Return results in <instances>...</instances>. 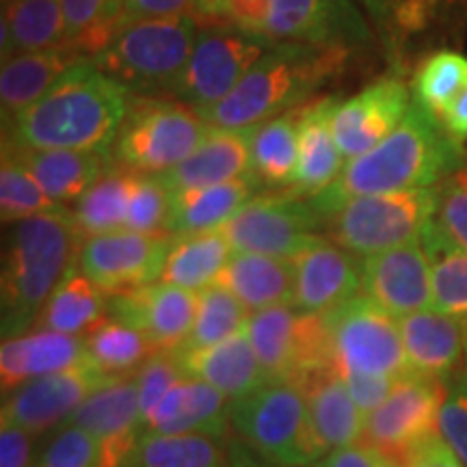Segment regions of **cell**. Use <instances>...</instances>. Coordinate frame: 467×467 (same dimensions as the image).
<instances>
[{"label":"cell","mask_w":467,"mask_h":467,"mask_svg":"<svg viewBox=\"0 0 467 467\" xmlns=\"http://www.w3.org/2000/svg\"><path fill=\"white\" fill-rule=\"evenodd\" d=\"M465 162L461 141L420 100H413L399 128L385 141L348 161L329 189L309 197L327 221L353 197L437 186Z\"/></svg>","instance_id":"cell-1"},{"label":"cell","mask_w":467,"mask_h":467,"mask_svg":"<svg viewBox=\"0 0 467 467\" xmlns=\"http://www.w3.org/2000/svg\"><path fill=\"white\" fill-rule=\"evenodd\" d=\"M128 109L124 87L83 57L58 76L44 98L11 121V145L110 154Z\"/></svg>","instance_id":"cell-2"},{"label":"cell","mask_w":467,"mask_h":467,"mask_svg":"<svg viewBox=\"0 0 467 467\" xmlns=\"http://www.w3.org/2000/svg\"><path fill=\"white\" fill-rule=\"evenodd\" d=\"M85 236L72 210L57 206L11 223L3 260V336L37 325L58 285L78 266Z\"/></svg>","instance_id":"cell-3"},{"label":"cell","mask_w":467,"mask_h":467,"mask_svg":"<svg viewBox=\"0 0 467 467\" xmlns=\"http://www.w3.org/2000/svg\"><path fill=\"white\" fill-rule=\"evenodd\" d=\"M347 52L331 46L275 42L223 102L202 113V119L217 128H251L299 109L337 74Z\"/></svg>","instance_id":"cell-4"},{"label":"cell","mask_w":467,"mask_h":467,"mask_svg":"<svg viewBox=\"0 0 467 467\" xmlns=\"http://www.w3.org/2000/svg\"><path fill=\"white\" fill-rule=\"evenodd\" d=\"M197 31L200 25L191 16L126 22L91 61L126 91L150 98L173 96Z\"/></svg>","instance_id":"cell-5"},{"label":"cell","mask_w":467,"mask_h":467,"mask_svg":"<svg viewBox=\"0 0 467 467\" xmlns=\"http://www.w3.org/2000/svg\"><path fill=\"white\" fill-rule=\"evenodd\" d=\"M230 426L238 440L273 465L312 467L327 454L306 394L295 383H266L230 400Z\"/></svg>","instance_id":"cell-6"},{"label":"cell","mask_w":467,"mask_h":467,"mask_svg":"<svg viewBox=\"0 0 467 467\" xmlns=\"http://www.w3.org/2000/svg\"><path fill=\"white\" fill-rule=\"evenodd\" d=\"M435 214V186L348 200L325 221L331 243L359 258L422 241Z\"/></svg>","instance_id":"cell-7"},{"label":"cell","mask_w":467,"mask_h":467,"mask_svg":"<svg viewBox=\"0 0 467 467\" xmlns=\"http://www.w3.org/2000/svg\"><path fill=\"white\" fill-rule=\"evenodd\" d=\"M208 130V121L186 104L150 98L128 109L110 154L128 171L162 175L189 159Z\"/></svg>","instance_id":"cell-8"},{"label":"cell","mask_w":467,"mask_h":467,"mask_svg":"<svg viewBox=\"0 0 467 467\" xmlns=\"http://www.w3.org/2000/svg\"><path fill=\"white\" fill-rule=\"evenodd\" d=\"M247 331L266 383L301 385L334 366L327 314L303 312L292 303L249 317Z\"/></svg>","instance_id":"cell-9"},{"label":"cell","mask_w":467,"mask_h":467,"mask_svg":"<svg viewBox=\"0 0 467 467\" xmlns=\"http://www.w3.org/2000/svg\"><path fill=\"white\" fill-rule=\"evenodd\" d=\"M275 44L232 25L200 26L192 52L173 98L197 113H206L223 102L249 74L255 61Z\"/></svg>","instance_id":"cell-10"},{"label":"cell","mask_w":467,"mask_h":467,"mask_svg":"<svg viewBox=\"0 0 467 467\" xmlns=\"http://www.w3.org/2000/svg\"><path fill=\"white\" fill-rule=\"evenodd\" d=\"M334 368L344 372H364L400 379L411 372L402 347L399 318L379 307L366 295L327 314Z\"/></svg>","instance_id":"cell-11"},{"label":"cell","mask_w":467,"mask_h":467,"mask_svg":"<svg viewBox=\"0 0 467 467\" xmlns=\"http://www.w3.org/2000/svg\"><path fill=\"white\" fill-rule=\"evenodd\" d=\"M325 221L306 197L295 192L254 195L221 227L234 251L295 260L318 241Z\"/></svg>","instance_id":"cell-12"},{"label":"cell","mask_w":467,"mask_h":467,"mask_svg":"<svg viewBox=\"0 0 467 467\" xmlns=\"http://www.w3.org/2000/svg\"><path fill=\"white\" fill-rule=\"evenodd\" d=\"M443 394L446 383L413 372L400 377L388 400L366 418L361 441L402 467L413 448L437 433Z\"/></svg>","instance_id":"cell-13"},{"label":"cell","mask_w":467,"mask_h":467,"mask_svg":"<svg viewBox=\"0 0 467 467\" xmlns=\"http://www.w3.org/2000/svg\"><path fill=\"white\" fill-rule=\"evenodd\" d=\"M171 234L117 230L85 238L78 266L107 295H121L159 282Z\"/></svg>","instance_id":"cell-14"},{"label":"cell","mask_w":467,"mask_h":467,"mask_svg":"<svg viewBox=\"0 0 467 467\" xmlns=\"http://www.w3.org/2000/svg\"><path fill=\"white\" fill-rule=\"evenodd\" d=\"M113 379L91 359L69 370L33 379L11 394H5L0 420H9L35 437L44 435L52 429H61L76 409Z\"/></svg>","instance_id":"cell-15"},{"label":"cell","mask_w":467,"mask_h":467,"mask_svg":"<svg viewBox=\"0 0 467 467\" xmlns=\"http://www.w3.org/2000/svg\"><path fill=\"white\" fill-rule=\"evenodd\" d=\"M394 318L433 307V265L422 241L364 258V288Z\"/></svg>","instance_id":"cell-16"},{"label":"cell","mask_w":467,"mask_h":467,"mask_svg":"<svg viewBox=\"0 0 467 467\" xmlns=\"http://www.w3.org/2000/svg\"><path fill=\"white\" fill-rule=\"evenodd\" d=\"M66 424L85 429L100 448L102 467H124L143 437L134 377H121L93 392Z\"/></svg>","instance_id":"cell-17"},{"label":"cell","mask_w":467,"mask_h":467,"mask_svg":"<svg viewBox=\"0 0 467 467\" xmlns=\"http://www.w3.org/2000/svg\"><path fill=\"white\" fill-rule=\"evenodd\" d=\"M268 37L350 50L370 39L353 0H273Z\"/></svg>","instance_id":"cell-18"},{"label":"cell","mask_w":467,"mask_h":467,"mask_svg":"<svg viewBox=\"0 0 467 467\" xmlns=\"http://www.w3.org/2000/svg\"><path fill=\"white\" fill-rule=\"evenodd\" d=\"M295 295L292 306L303 312L329 314L355 299L364 288V258L353 251L318 238L295 260Z\"/></svg>","instance_id":"cell-19"},{"label":"cell","mask_w":467,"mask_h":467,"mask_svg":"<svg viewBox=\"0 0 467 467\" xmlns=\"http://www.w3.org/2000/svg\"><path fill=\"white\" fill-rule=\"evenodd\" d=\"M197 301V292L154 282L121 295H109V317L137 327L159 350H178L191 336Z\"/></svg>","instance_id":"cell-20"},{"label":"cell","mask_w":467,"mask_h":467,"mask_svg":"<svg viewBox=\"0 0 467 467\" xmlns=\"http://www.w3.org/2000/svg\"><path fill=\"white\" fill-rule=\"evenodd\" d=\"M409 107V89L396 78L377 80L358 96L337 102L331 126L347 162L385 141L399 128Z\"/></svg>","instance_id":"cell-21"},{"label":"cell","mask_w":467,"mask_h":467,"mask_svg":"<svg viewBox=\"0 0 467 467\" xmlns=\"http://www.w3.org/2000/svg\"><path fill=\"white\" fill-rule=\"evenodd\" d=\"M399 325L413 375L448 383L463 370L467 329L457 318L429 307L399 318Z\"/></svg>","instance_id":"cell-22"},{"label":"cell","mask_w":467,"mask_h":467,"mask_svg":"<svg viewBox=\"0 0 467 467\" xmlns=\"http://www.w3.org/2000/svg\"><path fill=\"white\" fill-rule=\"evenodd\" d=\"M89 359L85 337L33 327L20 336L5 337L0 347V385L3 394L33 379L69 370Z\"/></svg>","instance_id":"cell-23"},{"label":"cell","mask_w":467,"mask_h":467,"mask_svg":"<svg viewBox=\"0 0 467 467\" xmlns=\"http://www.w3.org/2000/svg\"><path fill=\"white\" fill-rule=\"evenodd\" d=\"M230 429V399L200 379L184 375L143 426L145 433L203 435L223 441Z\"/></svg>","instance_id":"cell-24"},{"label":"cell","mask_w":467,"mask_h":467,"mask_svg":"<svg viewBox=\"0 0 467 467\" xmlns=\"http://www.w3.org/2000/svg\"><path fill=\"white\" fill-rule=\"evenodd\" d=\"M251 173L249 128L210 126L189 159L159 175L169 192L225 184Z\"/></svg>","instance_id":"cell-25"},{"label":"cell","mask_w":467,"mask_h":467,"mask_svg":"<svg viewBox=\"0 0 467 467\" xmlns=\"http://www.w3.org/2000/svg\"><path fill=\"white\" fill-rule=\"evenodd\" d=\"M173 355L186 375L213 385L230 400L243 399L266 385L265 370L251 344L247 327L214 347L173 350Z\"/></svg>","instance_id":"cell-26"},{"label":"cell","mask_w":467,"mask_h":467,"mask_svg":"<svg viewBox=\"0 0 467 467\" xmlns=\"http://www.w3.org/2000/svg\"><path fill=\"white\" fill-rule=\"evenodd\" d=\"M336 107V98H323L309 107H301L299 162H296L295 182L288 191L306 200L329 189L347 165L331 126Z\"/></svg>","instance_id":"cell-27"},{"label":"cell","mask_w":467,"mask_h":467,"mask_svg":"<svg viewBox=\"0 0 467 467\" xmlns=\"http://www.w3.org/2000/svg\"><path fill=\"white\" fill-rule=\"evenodd\" d=\"M258 186H262L258 178L249 173L225 184L171 192L167 232L171 236H184L221 230L255 195Z\"/></svg>","instance_id":"cell-28"},{"label":"cell","mask_w":467,"mask_h":467,"mask_svg":"<svg viewBox=\"0 0 467 467\" xmlns=\"http://www.w3.org/2000/svg\"><path fill=\"white\" fill-rule=\"evenodd\" d=\"M230 290L249 314L292 303L295 295V262L262 254L234 251L217 279Z\"/></svg>","instance_id":"cell-29"},{"label":"cell","mask_w":467,"mask_h":467,"mask_svg":"<svg viewBox=\"0 0 467 467\" xmlns=\"http://www.w3.org/2000/svg\"><path fill=\"white\" fill-rule=\"evenodd\" d=\"M78 58H83V55L67 44L5 58L0 72V102L5 121H14L17 115L31 109Z\"/></svg>","instance_id":"cell-30"},{"label":"cell","mask_w":467,"mask_h":467,"mask_svg":"<svg viewBox=\"0 0 467 467\" xmlns=\"http://www.w3.org/2000/svg\"><path fill=\"white\" fill-rule=\"evenodd\" d=\"M11 151L31 169L52 202H76L109 169V151L87 150H22L11 145Z\"/></svg>","instance_id":"cell-31"},{"label":"cell","mask_w":467,"mask_h":467,"mask_svg":"<svg viewBox=\"0 0 467 467\" xmlns=\"http://www.w3.org/2000/svg\"><path fill=\"white\" fill-rule=\"evenodd\" d=\"M301 389L306 394L314 426L327 452L361 441L366 416L355 405L347 383L334 366L307 379Z\"/></svg>","instance_id":"cell-32"},{"label":"cell","mask_w":467,"mask_h":467,"mask_svg":"<svg viewBox=\"0 0 467 467\" xmlns=\"http://www.w3.org/2000/svg\"><path fill=\"white\" fill-rule=\"evenodd\" d=\"M232 254L234 249L221 230L173 236L159 282L202 292L208 285L217 284Z\"/></svg>","instance_id":"cell-33"},{"label":"cell","mask_w":467,"mask_h":467,"mask_svg":"<svg viewBox=\"0 0 467 467\" xmlns=\"http://www.w3.org/2000/svg\"><path fill=\"white\" fill-rule=\"evenodd\" d=\"M301 107L249 128L251 173L260 184L288 191L299 162Z\"/></svg>","instance_id":"cell-34"},{"label":"cell","mask_w":467,"mask_h":467,"mask_svg":"<svg viewBox=\"0 0 467 467\" xmlns=\"http://www.w3.org/2000/svg\"><path fill=\"white\" fill-rule=\"evenodd\" d=\"M66 46L61 0H3V61Z\"/></svg>","instance_id":"cell-35"},{"label":"cell","mask_w":467,"mask_h":467,"mask_svg":"<svg viewBox=\"0 0 467 467\" xmlns=\"http://www.w3.org/2000/svg\"><path fill=\"white\" fill-rule=\"evenodd\" d=\"M107 317L109 295L76 266L46 303L35 327L85 337Z\"/></svg>","instance_id":"cell-36"},{"label":"cell","mask_w":467,"mask_h":467,"mask_svg":"<svg viewBox=\"0 0 467 467\" xmlns=\"http://www.w3.org/2000/svg\"><path fill=\"white\" fill-rule=\"evenodd\" d=\"M134 175L137 173L124 167H109L74 202L72 214L85 238L126 230L128 200H130Z\"/></svg>","instance_id":"cell-37"},{"label":"cell","mask_w":467,"mask_h":467,"mask_svg":"<svg viewBox=\"0 0 467 467\" xmlns=\"http://www.w3.org/2000/svg\"><path fill=\"white\" fill-rule=\"evenodd\" d=\"M87 355L109 377H134L156 353L154 344L137 327L107 317L85 336Z\"/></svg>","instance_id":"cell-38"},{"label":"cell","mask_w":467,"mask_h":467,"mask_svg":"<svg viewBox=\"0 0 467 467\" xmlns=\"http://www.w3.org/2000/svg\"><path fill=\"white\" fill-rule=\"evenodd\" d=\"M124 467H227V451L213 437L145 433Z\"/></svg>","instance_id":"cell-39"},{"label":"cell","mask_w":467,"mask_h":467,"mask_svg":"<svg viewBox=\"0 0 467 467\" xmlns=\"http://www.w3.org/2000/svg\"><path fill=\"white\" fill-rule=\"evenodd\" d=\"M66 44L80 55H98L126 25L124 0H61Z\"/></svg>","instance_id":"cell-40"},{"label":"cell","mask_w":467,"mask_h":467,"mask_svg":"<svg viewBox=\"0 0 467 467\" xmlns=\"http://www.w3.org/2000/svg\"><path fill=\"white\" fill-rule=\"evenodd\" d=\"M422 243L433 265V307L467 329V251L441 241L431 225Z\"/></svg>","instance_id":"cell-41"},{"label":"cell","mask_w":467,"mask_h":467,"mask_svg":"<svg viewBox=\"0 0 467 467\" xmlns=\"http://www.w3.org/2000/svg\"><path fill=\"white\" fill-rule=\"evenodd\" d=\"M197 295H200V301H197L195 323H192L189 340L178 350L214 347L247 327L251 317L247 307L223 285H208Z\"/></svg>","instance_id":"cell-42"},{"label":"cell","mask_w":467,"mask_h":467,"mask_svg":"<svg viewBox=\"0 0 467 467\" xmlns=\"http://www.w3.org/2000/svg\"><path fill=\"white\" fill-rule=\"evenodd\" d=\"M46 195L42 184L31 173L20 156L5 148L3 169H0V217L3 223H17V221L35 217L57 208Z\"/></svg>","instance_id":"cell-43"},{"label":"cell","mask_w":467,"mask_h":467,"mask_svg":"<svg viewBox=\"0 0 467 467\" xmlns=\"http://www.w3.org/2000/svg\"><path fill=\"white\" fill-rule=\"evenodd\" d=\"M467 85V58L459 52L441 50L426 58L416 78V100L440 117Z\"/></svg>","instance_id":"cell-44"},{"label":"cell","mask_w":467,"mask_h":467,"mask_svg":"<svg viewBox=\"0 0 467 467\" xmlns=\"http://www.w3.org/2000/svg\"><path fill=\"white\" fill-rule=\"evenodd\" d=\"M431 230L452 247L467 251V162L435 186Z\"/></svg>","instance_id":"cell-45"},{"label":"cell","mask_w":467,"mask_h":467,"mask_svg":"<svg viewBox=\"0 0 467 467\" xmlns=\"http://www.w3.org/2000/svg\"><path fill=\"white\" fill-rule=\"evenodd\" d=\"M169 213H171V192L165 189L159 175H134L130 200H128L126 230L169 234Z\"/></svg>","instance_id":"cell-46"},{"label":"cell","mask_w":467,"mask_h":467,"mask_svg":"<svg viewBox=\"0 0 467 467\" xmlns=\"http://www.w3.org/2000/svg\"><path fill=\"white\" fill-rule=\"evenodd\" d=\"M186 372L180 366L173 350H156L151 358L141 366V370L134 375L139 392V407H141L143 426L148 418L159 407V402L171 392V389L182 381Z\"/></svg>","instance_id":"cell-47"},{"label":"cell","mask_w":467,"mask_h":467,"mask_svg":"<svg viewBox=\"0 0 467 467\" xmlns=\"http://www.w3.org/2000/svg\"><path fill=\"white\" fill-rule=\"evenodd\" d=\"M39 467H102L100 448L85 429L63 424L39 454Z\"/></svg>","instance_id":"cell-48"},{"label":"cell","mask_w":467,"mask_h":467,"mask_svg":"<svg viewBox=\"0 0 467 467\" xmlns=\"http://www.w3.org/2000/svg\"><path fill=\"white\" fill-rule=\"evenodd\" d=\"M437 433L467 467V368L446 383Z\"/></svg>","instance_id":"cell-49"},{"label":"cell","mask_w":467,"mask_h":467,"mask_svg":"<svg viewBox=\"0 0 467 467\" xmlns=\"http://www.w3.org/2000/svg\"><path fill=\"white\" fill-rule=\"evenodd\" d=\"M273 0H219L217 25H232L243 31L268 37Z\"/></svg>","instance_id":"cell-50"},{"label":"cell","mask_w":467,"mask_h":467,"mask_svg":"<svg viewBox=\"0 0 467 467\" xmlns=\"http://www.w3.org/2000/svg\"><path fill=\"white\" fill-rule=\"evenodd\" d=\"M340 377L344 379V383H347L355 405L361 409V413H364L366 418L388 400V396L392 394L396 383H399V379L394 377L364 375V372H344Z\"/></svg>","instance_id":"cell-51"},{"label":"cell","mask_w":467,"mask_h":467,"mask_svg":"<svg viewBox=\"0 0 467 467\" xmlns=\"http://www.w3.org/2000/svg\"><path fill=\"white\" fill-rule=\"evenodd\" d=\"M35 435L9 420H0V467L33 465Z\"/></svg>","instance_id":"cell-52"},{"label":"cell","mask_w":467,"mask_h":467,"mask_svg":"<svg viewBox=\"0 0 467 467\" xmlns=\"http://www.w3.org/2000/svg\"><path fill=\"white\" fill-rule=\"evenodd\" d=\"M312 467H399L392 463L383 452L372 448L370 443L358 441L350 446L337 448V451L327 452L317 465Z\"/></svg>","instance_id":"cell-53"},{"label":"cell","mask_w":467,"mask_h":467,"mask_svg":"<svg viewBox=\"0 0 467 467\" xmlns=\"http://www.w3.org/2000/svg\"><path fill=\"white\" fill-rule=\"evenodd\" d=\"M195 0H124V20H162L191 16Z\"/></svg>","instance_id":"cell-54"},{"label":"cell","mask_w":467,"mask_h":467,"mask_svg":"<svg viewBox=\"0 0 467 467\" xmlns=\"http://www.w3.org/2000/svg\"><path fill=\"white\" fill-rule=\"evenodd\" d=\"M402 467H465L461 459L451 451L440 433L426 437L420 446L413 448Z\"/></svg>","instance_id":"cell-55"},{"label":"cell","mask_w":467,"mask_h":467,"mask_svg":"<svg viewBox=\"0 0 467 467\" xmlns=\"http://www.w3.org/2000/svg\"><path fill=\"white\" fill-rule=\"evenodd\" d=\"M443 126L452 134L457 141H465L467 139V85L463 91L454 98V102L446 109V113L441 115Z\"/></svg>","instance_id":"cell-56"},{"label":"cell","mask_w":467,"mask_h":467,"mask_svg":"<svg viewBox=\"0 0 467 467\" xmlns=\"http://www.w3.org/2000/svg\"><path fill=\"white\" fill-rule=\"evenodd\" d=\"M227 467H279L268 463L260 457L258 452H254L247 443L241 441L236 437V441H230V451H227Z\"/></svg>","instance_id":"cell-57"},{"label":"cell","mask_w":467,"mask_h":467,"mask_svg":"<svg viewBox=\"0 0 467 467\" xmlns=\"http://www.w3.org/2000/svg\"><path fill=\"white\" fill-rule=\"evenodd\" d=\"M366 3L370 5L372 9H377V11H383V9H388L389 5L399 3V0H366Z\"/></svg>","instance_id":"cell-58"},{"label":"cell","mask_w":467,"mask_h":467,"mask_svg":"<svg viewBox=\"0 0 467 467\" xmlns=\"http://www.w3.org/2000/svg\"><path fill=\"white\" fill-rule=\"evenodd\" d=\"M465 368H467V347H465Z\"/></svg>","instance_id":"cell-59"},{"label":"cell","mask_w":467,"mask_h":467,"mask_svg":"<svg viewBox=\"0 0 467 467\" xmlns=\"http://www.w3.org/2000/svg\"><path fill=\"white\" fill-rule=\"evenodd\" d=\"M28 467H39V465H37V463H33V465H28Z\"/></svg>","instance_id":"cell-60"}]
</instances>
